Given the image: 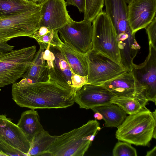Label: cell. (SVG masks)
Instances as JSON below:
<instances>
[{"label":"cell","instance_id":"1","mask_svg":"<svg viewBox=\"0 0 156 156\" xmlns=\"http://www.w3.org/2000/svg\"><path fill=\"white\" fill-rule=\"evenodd\" d=\"M76 93L70 87L50 78L32 83L23 78L12 86V98L22 107L30 109L66 108L73 105Z\"/></svg>","mask_w":156,"mask_h":156},{"label":"cell","instance_id":"2","mask_svg":"<svg viewBox=\"0 0 156 156\" xmlns=\"http://www.w3.org/2000/svg\"><path fill=\"white\" fill-rule=\"evenodd\" d=\"M101 129L96 120H90L81 127L57 137L44 156H83Z\"/></svg>","mask_w":156,"mask_h":156},{"label":"cell","instance_id":"3","mask_svg":"<svg viewBox=\"0 0 156 156\" xmlns=\"http://www.w3.org/2000/svg\"><path fill=\"white\" fill-rule=\"evenodd\" d=\"M156 110L145 108L127 116L117 128L115 137L118 140L136 146H149L156 137Z\"/></svg>","mask_w":156,"mask_h":156},{"label":"cell","instance_id":"4","mask_svg":"<svg viewBox=\"0 0 156 156\" xmlns=\"http://www.w3.org/2000/svg\"><path fill=\"white\" fill-rule=\"evenodd\" d=\"M36 51L34 45L0 55V88L13 84L22 77L30 66Z\"/></svg>","mask_w":156,"mask_h":156},{"label":"cell","instance_id":"5","mask_svg":"<svg viewBox=\"0 0 156 156\" xmlns=\"http://www.w3.org/2000/svg\"><path fill=\"white\" fill-rule=\"evenodd\" d=\"M41 4L18 14L0 18V42L21 36L30 37L40 27Z\"/></svg>","mask_w":156,"mask_h":156},{"label":"cell","instance_id":"6","mask_svg":"<svg viewBox=\"0 0 156 156\" xmlns=\"http://www.w3.org/2000/svg\"><path fill=\"white\" fill-rule=\"evenodd\" d=\"M92 23L93 49L108 56L120 64L116 33L106 12L102 11Z\"/></svg>","mask_w":156,"mask_h":156},{"label":"cell","instance_id":"7","mask_svg":"<svg viewBox=\"0 0 156 156\" xmlns=\"http://www.w3.org/2000/svg\"><path fill=\"white\" fill-rule=\"evenodd\" d=\"M92 22L85 20L76 21L72 19L57 30L60 40L76 51L86 55L93 49Z\"/></svg>","mask_w":156,"mask_h":156},{"label":"cell","instance_id":"8","mask_svg":"<svg viewBox=\"0 0 156 156\" xmlns=\"http://www.w3.org/2000/svg\"><path fill=\"white\" fill-rule=\"evenodd\" d=\"M86 55L89 68L87 84H101L128 71L111 58L93 49Z\"/></svg>","mask_w":156,"mask_h":156},{"label":"cell","instance_id":"9","mask_svg":"<svg viewBox=\"0 0 156 156\" xmlns=\"http://www.w3.org/2000/svg\"><path fill=\"white\" fill-rule=\"evenodd\" d=\"M30 142L16 124L0 115V150L8 156H27Z\"/></svg>","mask_w":156,"mask_h":156},{"label":"cell","instance_id":"10","mask_svg":"<svg viewBox=\"0 0 156 156\" xmlns=\"http://www.w3.org/2000/svg\"><path fill=\"white\" fill-rule=\"evenodd\" d=\"M149 46V54L144 61L139 65L134 64L131 71L141 86L144 97L156 105V48L150 43Z\"/></svg>","mask_w":156,"mask_h":156},{"label":"cell","instance_id":"11","mask_svg":"<svg viewBox=\"0 0 156 156\" xmlns=\"http://www.w3.org/2000/svg\"><path fill=\"white\" fill-rule=\"evenodd\" d=\"M41 4L40 26L57 30L72 19L65 0H44Z\"/></svg>","mask_w":156,"mask_h":156},{"label":"cell","instance_id":"12","mask_svg":"<svg viewBox=\"0 0 156 156\" xmlns=\"http://www.w3.org/2000/svg\"><path fill=\"white\" fill-rule=\"evenodd\" d=\"M127 7L128 23L135 34L145 28L156 16V0H133Z\"/></svg>","mask_w":156,"mask_h":156},{"label":"cell","instance_id":"13","mask_svg":"<svg viewBox=\"0 0 156 156\" xmlns=\"http://www.w3.org/2000/svg\"><path fill=\"white\" fill-rule=\"evenodd\" d=\"M114 95L101 84H86L76 92L75 102L87 109L110 103Z\"/></svg>","mask_w":156,"mask_h":156},{"label":"cell","instance_id":"14","mask_svg":"<svg viewBox=\"0 0 156 156\" xmlns=\"http://www.w3.org/2000/svg\"><path fill=\"white\" fill-rule=\"evenodd\" d=\"M40 48L32 63L22 77L31 82H43L50 79L48 60L49 44L38 42Z\"/></svg>","mask_w":156,"mask_h":156},{"label":"cell","instance_id":"15","mask_svg":"<svg viewBox=\"0 0 156 156\" xmlns=\"http://www.w3.org/2000/svg\"><path fill=\"white\" fill-rule=\"evenodd\" d=\"M114 96L118 97L143 95L141 86L131 71L101 84Z\"/></svg>","mask_w":156,"mask_h":156},{"label":"cell","instance_id":"16","mask_svg":"<svg viewBox=\"0 0 156 156\" xmlns=\"http://www.w3.org/2000/svg\"><path fill=\"white\" fill-rule=\"evenodd\" d=\"M49 49L50 78L72 88V77L73 73L70 66L56 46L49 44Z\"/></svg>","mask_w":156,"mask_h":156},{"label":"cell","instance_id":"17","mask_svg":"<svg viewBox=\"0 0 156 156\" xmlns=\"http://www.w3.org/2000/svg\"><path fill=\"white\" fill-rule=\"evenodd\" d=\"M51 45L56 46L60 51L74 73L83 76L88 75L89 68L86 54L80 53L63 43L58 32L55 35Z\"/></svg>","mask_w":156,"mask_h":156},{"label":"cell","instance_id":"18","mask_svg":"<svg viewBox=\"0 0 156 156\" xmlns=\"http://www.w3.org/2000/svg\"><path fill=\"white\" fill-rule=\"evenodd\" d=\"M95 113L98 112L102 116L107 127L118 128L124 121L127 113L117 105L110 103L91 108Z\"/></svg>","mask_w":156,"mask_h":156},{"label":"cell","instance_id":"19","mask_svg":"<svg viewBox=\"0 0 156 156\" xmlns=\"http://www.w3.org/2000/svg\"><path fill=\"white\" fill-rule=\"evenodd\" d=\"M35 109L23 112L17 124L29 142L37 133L43 129L41 124L38 114Z\"/></svg>","mask_w":156,"mask_h":156},{"label":"cell","instance_id":"20","mask_svg":"<svg viewBox=\"0 0 156 156\" xmlns=\"http://www.w3.org/2000/svg\"><path fill=\"white\" fill-rule=\"evenodd\" d=\"M39 4L35 2L26 0H0V18L19 14Z\"/></svg>","mask_w":156,"mask_h":156},{"label":"cell","instance_id":"21","mask_svg":"<svg viewBox=\"0 0 156 156\" xmlns=\"http://www.w3.org/2000/svg\"><path fill=\"white\" fill-rule=\"evenodd\" d=\"M57 136H51L44 129L36 134L30 142L27 156H43Z\"/></svg>","mask_w":156,"mask_h":156},{"label":"cell","instance_id":"22","mask_svg":"<svg viewBox=\"0 0 156 156\" xmlns=\"http://www.w3.org/2000/svg\"><path fill=\"white\" fill-rule=\"evenodd\" d=\"M148 102L145 98L139 95L121 97L114 96L111 102L117 105L129 115L136 113L146 108Z\"/></svg>","mask_w":156,"mask_h":156},{"label":"cell","instance_id":"23","mask_svg":"<svg viewBox=\"0 0 156 156\" xmlns=\"http://www.w3.org/2000/svg\"><path fill=\"white\" fill-rule=\"evenodd\" d=\"M84 20L92 22L102 11L104 0H85Z\"/></svg>","mask_w":156,"mask_h":156},{"label":"cell","instance_id":"24","mask_svg":"<svg viewBox=\"0 0 156 156\" xmlns=\"http://www.w3.org/2000/svg\"><path fill=\"white\" fill-rule=\"evenodd\" d=\"M113 156H137L136 149L131 144L124 141H119L112 150Z\"/></svg>","mask_w":156,"mask_h":156},{"label":"cell","instance_id":"25","mask_svg":"<svg viewBox=\"0 0 156 156\" xmlns=\"http://www.w3.org/2000/svg\"><path fill=\"white\" fill-rule=\"evenodd\" d=\"M148 36L149 43L156 48V17L145 28Z\"/></svg>","mask_w":156,"mask_h":156},{"label":"cell","instance_id":"26","mask_svg":"<svg viewBox=\"0 0 156 156\" xmlns=\"http://www.w3.org/2000/svg\"><path fill=\"white\" fill-rule=\"evenodd\" d=\"M88 81L87 76H83L73 73L72 77V88L76 93V91Z\"/></svg>","mask_w":156,"mask_h":156},{"label":"cell","instance_id":"27","mask_svg":"<svg viewBox=\"0 0 156 156\" xmlns=\"http://www.w3.org/2000/svg\"><path fill=\"white\" fill-rule=\"evenodd\" d=\"M67 5H72L76 7L80 12H84L86 6L85 0H67Z\"/></svg>","mask_w":156,"mask_h":156},{"label":"cell","instance_id":"28","mask_svg":"<svg viewBox=\"0 0 156 156\" xmlns=\"http://www.w3.org/2000/svg\"><path fill=\"white\" fill-rule=\"evenodd\" d=\"M51 31L52 30L45 27L40 26L37 30L31 34L30 37L34 38L36 40Z\"/></svg>","mask_w":156,"mask_h":156},{"label":"cell","instance_id":"29","mask_svg":"<svg viewBox=\"0 0 156 156\" xmlns=\"http://www.w3.org/2000/svg\"><path fill=\"white\" fill-rule=\"evenodd\" d=\"M55 31V30H52L36 40L37 42H40L51 44L54 39Z\"/></svg>","mask_w":156,"mask_h":156},{"label":"cell","instance_id":"30","mask_svg":"<svg viewBox=\"0 0 156 156\" xmlns=\"http://www.w3.org/2000/svg\"><path fill=\"white\" fill-rule=\"evenodd\" d=\"M14 46L8 44L7 42H0V52L4 53L11 51Z\"/></svg>","mask_w":156,"mask_h":156},{"label":"cell","instance_id":"31","mask_svg":"<svg viewBox=\"0 0 156 156\" xmlns=\"http://www.w3.org/2000/svg\"><path fill=\"white\" fill-rule=\"evenodd\" d=\"M156 155V146H155L152 150L147 151L146 156H155Z\"/></svg>","mask_w":156,"mask_h":156},{"label":"cell","instance_id":"32","mask_svg":"<svg viewBox=\"0 0 156 156\" xmlns=\"http://www.w3.org/2000/svg\"><path fill=\"white\" fill-rule=\"evenodd\" d=\"M94 117L95 120H101L103 119L102 116L98 112L95 113Z\"/></svg>","mask_w":156,"mask_h":156},{"label":"cell","instance_id":"33","mask_svg":"<svg viewBox=\"0 0 156 156\" xmlns=\"http://www.w3.org/2000/svg\"><path fill=\"white\" fill-rule=\"evenodd\" d=\"M8 156L7 154L6 153L0 150V156Z\"/></svg>","mask_w":156,"mask_h":156},{"label":"cell","instance_id":"34","mask_svg":"<svg viewBox=\"0 0 156 156\" xmlns=\"http://www.w3.org/2000/svg\"><path fill=\"white\" fill-rule=\"evenodd\" d=\"M35 2L39 4H40L43 2L44 0H34Z\"/></svg>","mask_w":156,"mask_h":156},{"label":"cell","instance_id":"35","mask_svg":"<svg viewBox=\"0 0 156 156\" xmlns=\"http://www.w3.org/2000/svg\"><path fill=\"white\" fill-rule=\"evenodd\" d=\"M133 0H125L126 2L128 4H129L131 3Z\"/></svg>","mask_w":156,"mask_h":156},{"label":"cell","instance_id":"36","mask_svg":"<svg viewBox=\"0 0 156 156\" xmlns=\"http://www.w3.org/2000/svg\"><path fill=\"white\" fill-rule=\"evenodd\" d=\"M27 1H33L35 2L34 0H26Z\"/></svg>","mask_w":156,"mask_h":156},{"label":"cell","instance_id":"37","mask_svg":"<svg viewBox=\"0 0 156 156\" xmlns=\"http://www.w3.org/2000/svg\"><path fill=\"white\" fill-rule=\"evenodd\" d=\"M2 53H2V52H0V55Z\"/></svg>","mask_w":156,"mask_h":156}]
</instances>
